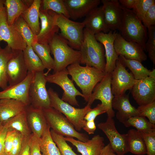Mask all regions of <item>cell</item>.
<instances>
[{"instance_id":"obj_13","label":"cell","mask_w":155,"mask_h":155,"mask_svg":"<svg viewBox=\"0 0 155 155\" xmlns=\"http://www.w3.org/2000/svg\"><path fill=\"white\" fill-rule=\"evenodd\" d=\"M97 127L106 135L115 153L118 155H124L129 152L127 134H121L118 131L113 118L107 117L105 122L99 123Z\"/></svg>"},{"instance_id":"obj_19","label":"cell","mask_w":155,"mask_h":155,"mask_svg":"<svg viewBox=\"0 0 155 155\" xmlns=\"http://www.w3.org/2000/svg\"><path fill=\"white\" fill-rule=\"evenodd\" d=\"M33 75V73L28 71L27 76L22 81L12 86H7L0 92V99H12L20 101L27 106L30 105L28 91Z\"/></svg>"},{"instance_id":"obj_16","label":"cell","mask_w":155,"mask_h":155,"mask_svg":"<svg viewBox=\"0 0 155 155\" xmlns=\"http://www.w3.org/2000/svg\"><path fill=\"white\" fill-rule=\"evenodd\" d=\"M28 73L23 51L13 50V55L7 66V75L9 86H12L21 82L26 78Z\"/></svg>"},{"instance_id":"obj_20","label":"cell","mask_w":155,"mask_h":155,"mask_svg":"<svg viewBox=\"0 0 155 155\" xmlns=\"http://www.w3.org/2000/svg\"><path fill=\"white\" fill-rule=\"evenodd\" d=\"M106 24L110 30L119 29L123 15L122 5L118 0H101Z\"/></svg>"},{"instance_id":"obj_31","label":"cell","mask_w":155,"mask_h":155,"mask_svg":"<svg viewBox=\"0 0 155 155\" xmlns=\"http://www.w3.org/2000/svg\"><path fill=\"white\" fill-rule=\"evenodd\" d=\"M4 6L6 9L7 22L12 25L16 19L29 7L24 0H6Z\"/></svg>"},{"instance_id":"obj_49","label":"cell","mask_w":155,"mask_h":155,"mask_svg":"<svg viewBox=\"0 0 155 155\" xmlns=\"http://www.w3.org/2000/svg\"><path fill=\"white\" fill-rule=\"evenodd\" d=\"M8 128L2 122H0V154L4 152V144Z\"/></svg>"},{"instance_id":"obj_27","label":"cell","mask_w":155,"mask_h":155,"mask_svg":"<svg viewBox=\"0 0 155 155\" xmlns=\"http://www.w3.org/2000/svg\"><path fill=\"white\" fill-rule=\"evenodd\" d=\"M42 1L41 0H34L31 5L21 15L36 36L39 34L40 29L39 18Z\"/></svg>"},{"instance_id":"obj_40","label":"cell","mask_w":155,"mask_h":155,"mask_svg":"<svg viewBox=\"0 0 155 155\" xmlns=\"http://www.w3.org/2000/svg\"><path fill=\"white\" fill-rule=\"evenodd\" d=\"M148 38L146 43V50L148 57L154 66L155 64V26L147 28Z\"/></svg>"},{"instance_id":"obj_48","label":"cell","mask_w":155,"mask_h":155,"mask_svg":"<svg viewBox=\"0 0 155 155\" xmlns=\"http://www.w3.org/2000/svg\"><path fill=\"white\" fill-rule=\"evenodd\" d=\"M16 132L15 130L8 129L5 142L4 152H5L9 154L10 152Z\"/></svg>"},{"instance_id":"obj_15","label":"cell","mask_w":155,"mask_h":155,"mask_svg":"<svg viewBox=\"0 0 155 155\" xmlns=\"http://www.w3.org/2000/svg\"><path fill=\"white\" fill-rule=\"evenodd\" d=\"M132 96L139 106L155 101V76L139 80L131 89Z\"/></svg>"},{"instance_id":"obj_28","label":"cell","mask_w":155,"mask_h":155,"mask_svg":"<svg viewBox=\"0 0 155 155\" xmlns=\"http://www.w3.org/2000/svg\"><path fill=\"white\" fill-rule=\"evenodd\" d=\"M118 60L125 67L131 71L134 79L140 80L149 76H155V69L152 71L145 67L140 61L127 59L122 56H119Z\"/></svg>"},{"instance_id":"obj_34","label":"cell","mask_w":155,"mask_h":155,"mask_svg":"<svg viewBox=\"0 0 155 155\" xmlns=\"http://www.w3.org/2000/svg\"><path fill=\"white\" fill-rule=\"evenodd\" d=\"M32 48L42 61L45 69L48 71L46 73L53 69L54 62V59L51 57V51L49 45L40 44L35 41L33 43Z\"/></svg>"},{"instance_id":"obj_32","label":"cell","mask_w":155,"mask_h":155,"mask_svg":"<svg viewBox=\"0 0 155 155\" xmlns=\"http://www.w3.org/2000/svg\"><path fill=\"white\" fill-rule=\"evenodd\" d=\"M23 52L24 60L28 71L34 73L44 71L45 68L32 46H27Z\"/></svg>"},{"instance_id":"obj_25","label":"cell","mask_w":155,"mask_h":155,"mask_svg":"<svg viewBox=\"0 0 155 155\" xmlns=\"http://www.w3.org/2000/svg\"><path fill=\"white\" fill-rule=\"evenodd\" d=\"M85 28L94 34L100 32L106 33L110 30L105 21L102 5L91 11L82 22Z\"/></svg>"},{"instance_id":"obj_8","label":"cell","mask_w":155,"mask_h":155,"mask_svg":"<svg viewBox=\"0 0 155 155\" xmlns=\"http://www.w3.org/2000/svg\"><path fill=\"white\" fill-rule=\"evenodd\" d=\"M46 75L44 71L33 73L28 95L30 105L34 108L43 109L51 107L48 91L46 88Z\"/></svg>"},{"instance_id":"obj_53","label":"cell","mask_w":155,"mask_h":155,"mask_svg":"<svg viewBox=\"0 0 155 155\" xmlns=\"http://www.w3.org/2000/svg\"><path fill=\"white\" fill-rule=\"evenodd\" d=\"M101 155H118L112 150L109 143L105 146L103 148Z\"/></svg>"},{"instance_id":"obj_5","label":"cell","mask_w":155,"mask_h":155,"mask_svg":"<svg viewBox=\"0 0 155 155\" xmlns=\"http://www.w3.org/2000/svg\"><path fill=\"white\" fill-rule=\"evenodd\" d=\"M48 91L51 107L63 114L75 129L77 131H80L86 122L84 116L91 109V106L87 104L83 108H75L63 100L58 93L51 88H49Z\"/></svg>"},{"instance_id":"obj_44","label":"cell","mask_w":155,"mask_h":155,"mask_svg":"<svg viewBox=\"0 0 155 155\" xmlns=\"http://www.w3.org/2000/svg\"><path fill=\"white\" fill-rule=\"evenodd\" d=\"M142 22L146 28L155 26V3L152 5L145 14Z\"/></svg>"},{"instance_id":"obj_18","label":"cell","mask_w":155,"mask_h":155,"mask_svg":"<svg viewBox=\"0 0 155 155\" xmlns=\"http://www.w3.org/2000/svg\"><path fill=\"white\" fill-rule=\"evenodd\" d=\"M54 12L40 9L39 18L41 28L39 34L36 36V40L44 45H49L55 35L59 33V28L54 22Z\"/></svg>"},{"instance_id":"obj_24","label":"cell","mask_w":155,"mask_h":155,"mask_svg":"<svg viewBox=\"0 0 155 155\" xmlns=\"http://www.w3.org/2000/svg\"><path fill=\"white\" fill-rule=\"evenodd\" d=\"M26 112L31 132L40 138L47 125L42 109L34 108L30 105L27 106Z\"/></svg>"},{"instance_id":"obj_50","label":"cell","mask_w":155,"mask_h":155,"mask_svg":"<svg viewBox=\"0 0 155 155\" xmlns=\"http://www.w3.org/2000/svg\"><path fill=\"white\" fill-rule=\"evenodd\" d=\"M30 136L24 137L22 147L18 155H30L29 144V140Z\"/></svg>"},{"instance_id":"obj_3","label":"cell","mask_w":155,"mask_h":155,"mask_svg":"<svg viewBox=\"0 0 155 155\" xmlns=\"http://www.w3.org/2000/svg\"><path fill=\"white\" fill-rule=\"evenodd\" d=\"M49 45L51 53L54 57L53 73L67 68L70 65L80 63L81 58L80 51L71 47L59 33L55 35Z\"/></svg>"},{"instance_id":"obj_52","label":"cell","mask_w":155,"mask_h":155,"mask_svg":"<svg viewBox=\"0 0 155 155\" xmlns=\"http://www.w3.org/2000/svg\"><path fill=\"white\" fill-rule=\"evenodd\" d=\"M136 0H119L121 5L127 9H132L135 4Z\"/></svg>"},{"instance_id":"obj_43","label":"cell","mask_w":155,"mask_h":155,"mask_svg":"<svg viewBox=\"0 0 155 155\" xmlns=\"http://www.w3.org/2000/svg\"><path fill=\"white\" fill-rule=\"evenodd\" d=\"M140 132L145 144L146 154L147 155H155V131L149 133Z\"/></svg>"},{"instance_id":"obj_22","label":"cell","mask_w":155,"mask_h":155,"mask_svg":"<svg viewBox=\"0 0 155 155\" xmlns=\"http://www.w3.org/2000/svg\"><path fill=\"white\" fill-rule=\"evenodd\" d=\"M66 141L71 143L82 155H101L105 146L104 138L99 135L94 136L85 142L76 140L71 137H64Z\"/></svg>"},{"instance_id":"obj_6","label":"cell","mask_w":155,"mask_h":155,"mask_svg":"<svg viewBox=\"0 0 155 155\" xmlns=\"http://www.w3.org/2000/svg\"><path fill=\"white\" fill-rule=\"evenodd\" d=\"M54 22L60 30V35L73 49L80 51L84 38L85 27L83 22L73 21L54 12Z\"/></svg>"},{"instance_id":"obj_1","label":"cell","mask_w":155,"mask_h":155,"mask_svg":"<svg viewBox=\"0 0 155 155\" xmlns=\"http://www.w3.org/2000/svg\"><path fill=\"white\" fill-rule=\"evenodd\" d=\"M67 69L69 75L81 90L84 99L88 102L94 88L103 79L105 73L87 65L81 66L79 63L70 65Z\"/></svg>"},{"instance_id":"obj_2","label":"cell","mask_w":155,"mask_h":155,"mask_svg":"<svg viewBox=\"0 0 155 155\" xmlns=\"http://www.w3.org/2000/svg\"><path fill=\"white\" fill-rule=\"evenodd\" d=\"M80 51L81 54L80 63L104 72L106 59L104 46L96 40L95 34L85 28L84 30V38Z\"/></svg>"},{"instance_id":"obj_42","label":"cell","mask_w":155,"mask_h":155,"mask_svg":"<svg viewBox=\"0 0 155 155\" xmlns=\"http://www.w3.org/2000/svg\"><path fill=\"white\" fill-rule=\"evenodd\" d=\"M139 115L146 117L149 121L155 124V101L147 104L139 106L137 108Z\"/></svg>"},{"instance_id":"obj_38","label":"cell","mask_w":155,"mask_h":155,"mask_svg":"<svg viewBox=\"0 0 155 155\" xmlns=\"http://www.w3.org/2000/svg\"><path fill=\"white\" fill-rule=\"evenodd\" d=\"M40 9L44 11L51 10L70 18L63 0H42Z\"/></svg>"},{"instance_id":"obj_4","label":"cell","mask_w":155,"mask_h":155,"mask_svg":"<svg viewBox=\"0 0 155 155\" xmlns=\"http://www.w3.org/2000/svg\"><path fill=\"white\" fill-rule=\"evenodd\" d=\"M122 7L123 13L118 29L119 33L126 40L139 44L146 51L148 38L146 28L131 10Z\"/></svg>"},{"instance_id":"obj_10","label":"cell","mask_w":155,"mask_h":155,"mask_svg":"<svg viewBox=\"0 0 155 155\" xmlns=\"http://www.w3.org/2000/svg\"><path fill=\"white\" fill-rule=\"evenodd\" d=\"M111 86L114 96L125 94L128 90H131L138 81L134 78L131 73L129 72L125 67L117 60L115 67L111 73Z\"/></svg>"},{"instance_id":"obj_23","label":"cell","mask_w":155,"mask_h":155,"mask_svg":"<svg viewBox=\"0 0 155 155\" xmlns=\"http://www.w3.org/2000/svg\"><path fill=\"white\" fill-rule=\"evenodd\" d=\"M112 106L113 108L118 111L116 118L122 123L131 117L139 115L137 109L130 102L128 94L114 96Z\"/></svg>"},{"instance_id":"obj_35","label":"cell","mask_w":155,"mask_h":155,"mask_svg":"<svg viewBox=\"0 0 155 155\" xmlns=\"http://www.w3.org/2000/svg\"><path fill=\"white\" fill-rule=\"evenodd\" d=\"M13 54V50L7 45L4 48L0 46V88L3 90L7 86V66Z\"/></svg>"},{"instance_id":"obj_37","label":"cell","mask_w":155,"mask_h":155,"mask_svg":"<svg viewBox=\"0 0 155 155\" xmlns=\"http://www.w3.org/2000/svg\"><path fill=\"white\" fill-rule=\"evenodd\" d=\"M13 25L18 30L28 46H32L36 40V35L21 16L15 21Z\"/></svg>"},{"instance_id":"obj_36","label":"cell","mask_w":155,"mask_h":155,"mask_svg":"<svg viewBox=\"0 0 155 155\" xmlns=\"http://www.w3.org/2000/svg\"><path fill=\"white\" fill-rule=\"evenodd\" d=\"M122 123L126 127H134L141 132L149 133L155 131V124L142 116L137 115L131 117Z\"/></svg>"},{"instance_id":"obj_7","label":"cell","mask_w":155,"mask_h":155,"mask_svg":"<svg viewBox=\"0 0 155 155\" xmlns=\"http://www.w3.org/2000/svg\"><path fill=\"white\" fill-rule=\"evenodd\" d=\"M42 110L47 124L56 133L66 137L76 138L84 142L89 140L87 135L77 131L67 118L60 112L52 107Z\"/></svg>"},{"instance_id":"obj_29","label":"cell","mask_w":155,"mask_h":155,"mask_svg":"<svg viewBox=\"0 0 155 155\" xmlns=\"http://www.w3.org/2000/svg\"><path fill=\"white\" fill-rule=\"evenodd\" d=\"M128 152L137 155H144L147 150L144 139L140 132L134 129L127 133Z\"/></svg>"},{"instance_id":"obj_39","label":"cell","mask_w":155,"mask_h":155,"mask_svg":"<svg viewBox=\"0 0 155 155\" xmlns=\"http://www.w3.org/2000/svg\"><path fill=\"white\" fill-rule=\"evenodd\" d=\"M50 132L52 138L57 145L61 155H78L74 152L67 144L64 136L52 129L50 130Z\"/></svg>"},{"instance_id":"obj_55","label":"cell","mask_w":155,"mask_h":155,"mask_svg":"<svg viewBox=\"0 0 155 155\" xmlns=\"http://www.w3.org/2000/svg\"><path fill=\"white\" fill-rule=\"evenodd\" d=\"M0 155H10L9 154L4 152L0 154Z\"/></svg>"},{"instance_id":"obj_54","label":"cell","mask_w":155,"mask_h":155,"mask_svg":"<svg viewBox=\"0 0 155 155\" xmlns=\"http://www.w3.org/2000/svg\"><path fill=\"white\" fill-rule=\"evenodd\" d=\"M5 0H0V10L2 9L5 6L4 3Z\"/></svg>"},{"instance_id":"obj_41","label":"cell","mask_w":155,"mask_h":155,"mask_svg":"<svg viewBox=\"0 0 155 155\" xmlns=\"http://www.w3.org/2000/svg\"><path fill=\"white\" fill-rule=\"evenodd\" d=\"M155 3V0H136L131 10L136 16L142 22L150 7Z\"/></svg>"},{"instance_id":"obj_14","label":"cell","mask_w":155,"mask_h":155,"mask_svg":"<svg viewBox=\"0 0 155 155\" xmlns=\"http://www.w3.org/2000/svg\"><path fill=\"white\" fill-rule=\"evenodd\" d=\"M114 47L117 54L127 59L135 60L141 62L147 59L143 48L137 43L125 39L119 33L117 32Z\"/></svg>"},{"instance_id":"obj_17","label":"cell","mask_w":155,"mask_h":155,"mask_svg":"<svg viewBox=\"0 0 155 155\" xmlns=\"http://www.w3.org/2000/svg\"><path fill=\"white\" fill-rule=\"evenodd\" d=\"M116 33V30H110L106 33L100 32L95 34L96 40L103 45L104 48L106 59L105 73L112 72L115 67L116 61L118 59L119 56L114 47Z\"/></svg>"},{"instance_id":"obj_33","label":"cell","mask_w":155,"mask_h":155,"mask_svg":"<svg viewBox=\"0 0 155 155\" xmlns=\"http://www.w3.org/2000/svg\"><path fill=\"white\" fill-rule=\"evenodd\" d=\"M39 143L42 155H61L58 148L52 138L50 127L48 124L39 138Z\"/></svg>"},{"instance_id":"obj_26","label":"cell","mask_w":155,"mask_h":155,"mask_svg":"<svg viewBox=\"0 0 155 155\" xmlns=\"http://www.w3.org/2000/svg\"><path fill=\"white\" fill-rule=\"evenodd\" d=\"M27 106L15 99H0V122L5 121L26 111Z\"/></svg>"},{"instance_id":"obj_47","label":"cell","mask_w":155,"mask_h":155,"mask_svg":"<svg viewBox=\"0 0 155 155\" xmlns=\"http://www.w3.org/2000/svg\"><path fill=\"white\" fill-rule=\"evenodd\" d=\"M105 108L101 104H98L93 109L91 108L85 115L84 119L86 121L94 120L96 117L98 115L106 113Z\"/></svg>"},{"instance_id":"obj_12","label":"cell","mask_w":155,"mask_h":155,"mask_svg":"<svg viewBox=\"0 0 155 155\" xmlns=\"http://www.w3.org/2000/svg\"><path fill=\"white\" fill-rule=\"evenodd\" d=\"M111 73H106L102 80L95 87L94 92L88 102L87 104L91 106L95 100L101 101L102 105L105 108L107 117L113 118L115 113L112 106L113 99L114 97L111 88Z\"/></svg>"},{"instance_id":"obj_11","label":"cell","mask_w":155,"mask_h":155,"mask_svg":"<svg viewBox=\"0 0 155 155\" xmlns=\"http://www.w3.org/2000/svg\"><path fill=\"white\" fill-rule=\"evenodd\" d=\"M1 41L6 42L7 45L13 50L23 51L27 46L13 24H8L5 6L0 10V42Z\"/></svg>"},{"instance_id":"obj_46","label":"cell","mask_w":155,"mask_h":155,"mask_svg":"<svg viewBox=\"0 0 155 155\" xmlns=\"http://www.w3.org/2000/svg\"><path fill=\"white\" fill-rule=\"evenodd\" d=\"M24 137L17 131L11 148L10 155H18L21 150Z\"/></svg>"},{"instance_id":"obj_45","label":"cell","mask_w":155,"mask_h":155,"mask_svg":"<svg viewBox=\"0 0 155 155\" xmlns=\"http://www.w3.org/2000/svg\"><path fill=\"white\" fill-rule=\"evenodd\" d=\"M39 138L32 133L29 140L30 155H42L39 147Z\"/></svg>"},{"instance_id":"obj_21","label":"cell","mask_w":155,"mask_h":155,"mask_svg":"<svg viewBox=\"0 0 155 155\" xmlns=\"http://www.w3.org/2000/svg\"><path fill=\"white\" fill-rule=\"evenodd\" d=\"M69 18L74 20L85 17L98 7L100 0H63Z\"/></svg>"},{"instance_id":"obj_30","label":"cell","mask_w":155,"mask_h":155,"mask_svg":"<svg viewBox=\"0 0 155 155\" xmlns=\"http://www.w3.org/2000/svg\"><path fill=\"white\" fill-rule=\"evenodd\" d=\"M2 122L7 125L8 129L15 130L24 137L30 136L32 133L28 125L26 111Z\"/></svg>"},{"instance_id":"obj_51","label":"cell","mask_w":155,"mask_h":155,"mask_svg":"<svg viewBox=\"0 0 155 155\" xmlns=\"http://www.w3.org/2000/svg\"><path fill=\"white\" fill-rule=\"evenodd\" d=\"M82 128L89 134H94L96 129L94 120L86 121Z\"/></svg>"},{"instance_id":"obj_9","label":"cell","mask_w":155,"mask_h":155,"mask_svg":"<svg viewBox=\"0 0 155 155\" xmlns=\"http://www.w3.org/2000/svg\"><path fill=\"white\" fill-rule=\"evenodd\" d=\"M67 68L55 73L46 75L47 82L54 83L60 86L63 90L61 99L71 105L79 106L77 96L84 97L83 94L75 87L73 82L68 77Z\"/></svg>"}]
</instances>
